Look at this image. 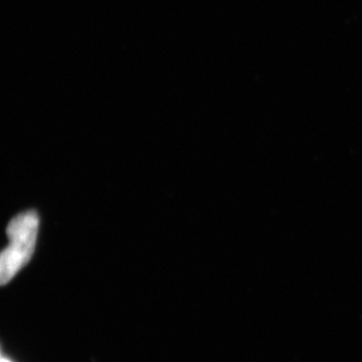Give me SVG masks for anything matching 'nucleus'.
Segmentation results:
<instances>
[{"instance_id":"f257e3e1","label":"nucleus","mask_w":362,"mask_h":362,"mask_svg":"<svg viewBox=\"0 0 362 362\" xmlns=\"http://www.w3.org/2000/svg\"><path fill=\"white\" fill-rule=\"evenodd\" d=\"M40 218L35 211L18 214L9 221L8 246L0 252V286L11 282L32 259L37 244Z\"/></svg>"},{"instance_id":"f03ea898","label":"nucleus","mask_w":362,"mask_h":362,"mask_svg":"<svg viewBox=\"0 0 362 362\" xmlns=\"http://www.w3.org/2000/svg\"><path fill=\"white\" fill-rule=\"evenodd\" d=\"M0 362H11V361H6V359H4V358H1V359H0Z\"/></svg>"}]
</instances>
